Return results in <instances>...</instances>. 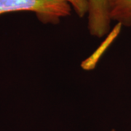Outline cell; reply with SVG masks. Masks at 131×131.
<instances>
[{
    "mask_svg": "<svg viewBox=\"0 0 131 131\" xmlns=\"http://www.w3.org/2000/svg\"><path fill=\"white\" fill-rule=\"evenodd\" d=\"M71 7L63 0H0V15L31 12L44 24L56 25L70 15Z\"/></svg>",
    "mask_w": 131,
    "mask_h": 131,
    "instance_id": "6da1fadb",
    "label": "cell"
},
{
    "mask_svg": "<svg viewBox=\"0 0 131 131\" xmlns=\"http://www.w3.org/2000/svg\"><path fill=\"white\" fill-rule=\"evenodd\" d=\"M88 28L90 35L98 38L104 37L110 31L109 0H88Z\"/></svg>",
    "mask_w": 131,
    "mask_h": 131,
    "instance_id": "7a4b0ae2",
    "label": "cell"
},
{
    "mask_svg": "<svg viewBox=\"0 0 131 131\" xmlns=\"http://www.w3.org/2000/svg\"><path fill=\"white\" fill-rule=\"evenodd\" d=\"M109 16L122 27H130L131 0H109Z\"/></svg>",
    "mask_w": 131,
    "mask_h": 131,
    "instance_id": "3957f363",
    "label": "cell"
},
{
    "mask_svg": "<svg viewBox=\"0 0 131 131\" xmlns=\"http://www.w3.org/2000/svg\"><path fill=\"white\" fill-rule=\"evenodd\" d=\"M68 3L80 18H84L88 14V0H63Z\"/></svg>",
    "mask_w": 131,
    "mask_h": 131,
    "instance_id": "277c9868",
    "label": "cell"
},
{
    "mask_svg": "<svg viewBox=\"0 0 131 131\" xmlns=\"http://www.w3.org/2000/svg\"><path fill=\"white\" fill-rule=\"evenodd\" d=\"M109 131H116V130H115V129H112L111 130H109Z\"/></svg>",
    "mask_w": 131,
    "mask_h": 131,
    "instance_id": "5b68a950",
    "label": "cell"
}]
</instances>
